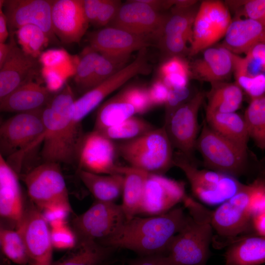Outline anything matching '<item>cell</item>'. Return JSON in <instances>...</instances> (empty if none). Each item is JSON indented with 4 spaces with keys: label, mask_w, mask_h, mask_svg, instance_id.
<instances>
[{
    "label": "cell",
    "mask_w": 265,
    "mask_h": 265,
    "mask_svg": "<svg viewBox=\"0 0 265 265\" xmlns=\"http://www.w3.org/2000/svg\"><path fill=\"white\" fill-rule=\"evenodd\" d=\"M53 0H7L3 10L11 33L24 26L32 25L40 27L50 42H56L52 24V6Z\"/></svg>",
    "instance_id": "e0dca14e"
},
{
    "label": "cell",
    "mask_w": 265,
    "mask_h": 265,
    "mask_svg": "<svg viewBox=\"0 0 265 265\" xmlns=\"http://www.w3.org/2000/svg\"><path fill=\"white\" fill-rule=\"evenodd\" d=\"M130 265H167L164 255L140 256L131 261Z\"/></svg>",
    "instance_id": "11a10c76"
},
{
    "label": "cell",
    "mask_w": 265,
    "mask_h": 265,
    "mask_svg": "<svg viewBox=\"0 0 265 265\" xmlns=\"http://www.w3.org/2000/svg\"><path fill=\"white\" fill-rule=\"evenodd\" d=\"M224 265H260L265 263V237L243 236L228 246Z\"/></svg>",
    "instance_id": "484cf974"
},
{
    "label": "cell",
    "mask_w": 265,
    "mask_h": 265,
    "mask_svg": "<svg viewBox=\"0 0 265 265\" xmlns=\"http://www.w3.org/2000/svg\"><path fill=\"white\" fill-rule=\"evenodd\" d=\"M205 165L234 177L243 174L248 165V150L222 136L205 122L195 145Z\"/></svg>",
    "instance_id": "52a82bcc"
},
{
    "label": "cell",
    "mask_w": 265,
    "mask_h": 265,
    "mask_svg": "<svg viewBox=\"0 0 265 265\" xmlns=\"http://www.w3.org/2000/svg\"><path fill=\"white\" fill-rule=\"evenodd\" d=\"M100 53L88 46L79 57L74 77L79 89L84 93L92 88L95 69Z\"/></svg>",
    "instance_id": "ab89813d"
},
{
    "label": "cell",
    "mask_w": 265,
    "mask_h": 265,
    "mask_svg": "<svg viewBox=\"0 0 265 265\" xmlns=\"http://www.w3.org/2000/svg\"><path fill=\"white\" fill-rule=\"evenodd\" d=\"M186 216L182 207L159 215L136 216L126 220L113 236L100 244L115 249H128L140 256L165 255Z\"/></svg>",
    "instance_id": "6da1fadb"
},
{
    "label": "cell",
    "mask_w": 265,
    "mask_h": 265,
    "mask_svg": "<svg viewBox=\"0 0 265 265\" xmlns=\"http://www.w3.org/2000/svg\"><path fill=\"white\" fill-rule=\"evenodd\" d=\"M53 32L64 44L79 42L89 23L83 10V0H54L52 6Z\"/></svg>",
    "instance_id": "d6986e66"
},
{
    "label": "cell",
    "mask_w": 265,
    "mask_h": 265,
    "mask_svg": "<svg viewBox=\"0 0 265 265\" xmlns=\"http://www.w3.org/2000/svg\"><path fill=\"white\" fill-rule=\"evenodd\" d=\"M243 117L249 137L258 148L265 150V94L250 99Z\"/></svg>",
    "instance_id": "d6a6232c"
},
{
    "label": "cell",
    "mask_w": 265,
    "mask_h": 265,
    "mask_svg": "<svg viewBox=\"0 0 265 265\" xmlns=\"http://www.w3.org/2000/svg\"><path fill=\"white\" fill-rule=\"evenodd\" d=\"M173 148L164 127L116 144L117 154L131 167L162 175L173 165Z\"/></svg>",
    "instance_id": "8992f818"
},
{
    "label": "cell",
    "mask_w": 265,
    "mask_h": 265,
    "mask_svg": "<svg viewBox=\"0 0 265 265\" xmlns=\"http://www.w3.org/2000/svg\"><path fill=\"white\" fill-rule=\"evenodd\" d=\"M130 56V55H110L100 53L95 69L92 88L125 67Z\"/></svg>",
    "instance_id": "60d3db41"
},
{
    "label": "cell",
    "mask_w": 265,
    "mask_h": 265,
    "mask_svg": "<svg viewBox=\"0 0 265 265\" xmlns=\"http://www.w3.org/2000/svg\"><path fill=\"white\" fill-rule=\"evenodd\" d=\"M231 22L230 13L223 2L219 0L202 2L194 22L189 54H197L224 37Z\"/></svg>",
    "instance_id": "5bb4252c"
},
{
    "label": "cell",
    "mask_w": 265,
    "mask_h": 265,
    "mask_svg": "<svg viewBox=\"0 0 265 265\" xmlns=\"http://www.w3.org/2000/svg\"><path fill=\"white\" fill-rule=\"evenodd\" d=\"M233 53V71L236 83L250 97L265 94V75L253 73L248 67L244 57Z\"/></svg>",
    "instance_id": "836d02e7"
},
{
    "label": "cell",
    "mask_w": 265,
    "mask_h": 265,
    "mask_svg": "<svg viewBox=\"0 0 265 265\" xmlns=\"http://www.w3.org/2000/svg\"><path fill=\"white\" fill-rule=\"evenodd\" d=\"M51 234L53 248L57 249H70L76 244L77 240L73 229L65 224L52 228Z\"/></svg>",
    "instance_id": "ee69618b"
},
{
    "label": "cell",
    "mask_w": 265,
    "mask_h": 265,
    "mask_svg": "<svg viewBox=\"0 0 265 265\" xmlns=\"http://www.w3.org/2000/svg\"><path fill=\"white\" fill-rule=\"evenodd\" d=\"M262 175L265 176V167L263 169L262 171Z\"/></svg>",
    "instance_id": "91938a15"
},
{
    "label": "cell",
    "mask_w": 265,
    "mask_h": 265,
    "mask_svg": "<svg viewBox=\"0 0 265 265\" xmlns=\"http://www.w3.org/2000/svg\"><path fill=\"white\" fill-rule=\"evenodd\" d=\"M102 0H83V10L89 23L95 25Z\"/></svg>",
    "instance_id": "db71d44e"
},
{
    "label": "cell",
    "mask_w": 265,
    "mask_h": 265,
    "mask_svg": "<svg viewBox=\"0 0 265 265\" xmlns=\"http://www.w3.org/2000/svg\"><path fill=\"white\" fill-rule=\"evenodd\" d=\"M50 226L54 228L66 224V218L72 211L62 206H53L41 211Z\"/></svg>",
    "instance_id": "681fc988"
},
{
    "label": "cell",
    "mask_w": 265,
    "mask_h": 265,
    "mask_svg": "<svg viewBox=\"0 0 265 265\" xmlns=\"http://www.w3.org/2000/svg\"><path fill=\"white\" fill-rule=\"evenodd\" d=\"M8 22L2 9H0V43H5L9 36Z\"/></svg>",
    "instance_id": "6f0895ef"
},
{
    "label": "cell",
    "mask_w": 265,
    "mask_h": 265,
    "mask_svg": "<svg viewBox=\"0 0 265 265\" xmlns=\"http://www.w3.org/2000/svg\"><path fill=\"white\" fill-rule=\"evenodd\" d=\"M34 76L0 100L1 112L16 114L37 111L48 105L52 99L51 93L46 86L34 80Z\"/></svg>",
    "instance_id": "603a6c76"
},
{
    "label": "cell",
    "mask_w": 265,
    "mask_h": 265,
    "mask_svg": "<svg viewBox=\"0 0 265 265\" xmlns=\"http://www.w3.org/2000/svg\"><path fill=\"white\" fill-rule=\"evenodd\" d=\"M124 176L121 204L127 220L139 213L148 173L131 166H122Z\"/></svg>",
    "instance_id": "4316f807"
},
{
    "label": "cell",
    "mask_w": 265,
    "mask_h": 265,
    "mask_svg": "<svg viewBox=\"0 0 265 265\" xmlns=\"http://www.w3.org/2000/svg\"><path fill=\"white\" fill-rule=\"evenodd\" d=\"M189 91L187 87L170 89L167 101L165 104V119L175 109L187 101Z\"/></svg>",
    "instance_id": "bcb514c9"
},
{
    "label": "cell",
    "mask_w": 265,
    "mask_h": 265,
    "mask_svg": "<svg viewBox=\"0 0 265 265\" xmlns=\"http://www.w3.org/2000/svg\"><path fill=\"white\" fill-rule=\"evenodd\" d=\"M135 114L136 112L134 107L119 92L99 107L93 130L101 131L117 125Z\"/></svg>",
    "instance_id": "4dcf8cb0"
},
{
    "label": "cell",
    "mask_w": 265,
    "mask_h": 265,
    "mask_svg": "<svg viewBox=\"0 0 265 265\" xmlns=\"http://www.w3.org/2000/svg\"><path fill=\"white\" fill-rule=\"evenodd\" d=\"M205 98L200 91L175 109L163 126L174 148L191 160L198 133V114Z\"/></svg>",
    "instance_id": "7c38bea8"
},
{
    "label": "cell",
    "mask_w": 265,
    "mask_h": 265,
    "mask_svg": "<svg viewBox=\"0 0 265 265\" xmlns=\"http://www.w3.org/2000/svg\"><path fill=\"white\" fill-rule=\"evenodd\" d=\"M173 165L185 173L193 194L209 205L225 202L237 193L242 184L232 176L213 170L199 169L179 152L174 155Z\"/></svg>",
    "instance_id": "9c48e42d"
},
{
    "label": "cell",
    "mask_w": 265,
    "mask_h": 265,
    "mask_svg": "<svg viewBox=\"0 0 265 265\" xmlns=\"http://www.w3.org/2000/svg\"><path fill=\"white\" fill-rule=\"evenodd\" d=\"M78 174L96 201L115 202L122 195V174H99L82 170H78Z\"/></svg>",
    "instance_id": "f1b7e54d"
},
{
    "label": "cell",
    "mask_w": 265,
    "mask_h": 265,
    "mask_svg": "<svg viewBox=\"0 0 265 265\" xmlns=\"http://www.w3.org/2000/svg\"><path fill=\"white\" fill-rule=\"evenodd\" d=\"M243 11L246 18L265 24V0L244 1Z\"/></svg>",
    "instance_id": "f907efd6"
},
{
    "label": "cell",
    "mask_w": 265,
    "mask_h": 265,
    "mask_svg": "<svg viewBox=\"0 0 265 265\" xmlns=\"http://www.w3.org/2000/svg\"><path fill=\"white\" fill-rule=\"evenodd\" d=\"M252 227L254 234L265 237V211L253 216Z\"/></svg>",
    "instance_id": "9f6ffc18"
},
{
    "label": "cell",
    "mask_w": 265,
    "mask_h": 265,
    "mask_svg": "<svg viewBox=\"0 0 265 265\" xmlns=\"http://www.w3.org/2000/svg\"><path fill=\"white\" fill-rule=\"evenodd\" d=\"M154 128L147 121L134 115L117 125L98 132L113 141H126L139 137Z\"/></svg>",
    "instance_id": "d590c367"
},
{
    "label": "cell",
    "mask_w": 265,
    "mask_h": 265,
    "mask_svg": "<svg viewBox=\"0 0 265 265\" xmlns=\"http://www.w3.org/2000/svg\"><path fill=\"white\" fill-rule=\"evenodd\" d=\"M222 47L231 53L245 54L254 46L265 44V24L248 18L232 21Z\"/></svg>",
    "instance_id": "d4e9b609"
},
{
    "label": "cell",
    "mask_w": 265,
    "mask_h": 265,
    "mask_svg": "<svg viewBox=\"0 0 265 265\" xmlns=\"http://www.w3.org/2000/svg\"><path fill=\"white\" fill-rule=\"evenodd\" d=\"M245 57L265 75V44H258L250 49Z\"/></svg>",
    "instance_id": "f5cc1de1"
},
{
    "label": "cell",
    "mask_w": 265,
    "mask_h": 265,
    "mask_svg": "<svg viewBox=\"0 0 265 265\" xmlns=\"http://www.w3.org/2000/svg\"><path fill=\"white\" fill-rule=\"evenodd\" d=\"M187 195L185 184L162 174L148 173L139 214L152 216L164 214Z\"/></svg>",
    "instance_id": "2e32d148"
},
{
    "label": "cell",
    "mask_w": 265,
    "mask_h": 265,
    "mask_svg": "<svg viewBox=\"0 0 265 265\" xmlns=\"http://www.w3.org/2000/svg\"><path fill=\"white\" fill-rule=\"evenodd\" d=\"M117 154L114 141L93 130L84 134L80 142L77 159L78 170L99 174H122V166L115 162Z\"/></svg>",
    "instance_id": "9a60e30c"
},
{
    "label": "cell",
    "mask_w": 265,
    "mask_h": 265,
    "mask_svg": "<svg viewBox=\"0 0 265 265\" xmlns=\"http://www.w3.org/2000/svg\"><path fill=\"white\" fill-rule=\"evenodd\" d=\"M114 249L93 241L79 240L52 265H103Z\"/></svg>",
    "instance_id": "f546056e"
},
{
    "label": "cell",
    "mask_w": 265,
    "mask_h": 265,
    "mask_svg": "<svg viewBox=\"0 0 265 265\" xmlns=\"http://www.w3.org/2000/svg\"><path fill=\"white\" fill-rule=\"evenodd\" d=\"M12 46L6 59L0 67V100L34 76L36 58L26 55L17 45L11 33Z\"/></svg>",
    "instance_id": "44dd1931"
},
{
    "label": "cell",
    "mask_w": 265,
    "mask_h": 265,
    "mask_svg": "<svg viewBox=\"0 0 265 265\" xmlns=\"http://www.w3.org/2000/svg\"><path fill=\"white\" fill-rule=\"evenodd\" d=\"M71 57L64 49H52L42 52L39 59L42 67H53L63 63Z\"/></svg>",
    "instance_id": "7dc6e473"
},
{
    "label": "cell",
    "mask_w": 265,
    "mask_h": 265,
    "mask_svg": "<svg viewBox=\"0 0 265 265\" xmlns=\"http://www.w3.org/2000/svg\"><path fill=\"white\" fill-rule=\"evenodd\" d=\"M41 211L31 201L25 206L16 230L21 235L29 258V265H52L51 229Z\"/></svg>",
    "instance_id": "4fadbf2b"
},
{
    "label": "cell",
    "mask_w": 265,
    "mask_h": 265,
    "mask_svg": "<svg viewBox=\"0 0 265 265\" xmlns=\"http://www.w3.org/2000/svg\"><path fill=\"white\" fill-rule=\"evenodd\" d=\"M119 92L123 98L134 107L136 114H144L153 107L148 88L132 85L125 88Z\"/></svg>",
    "instance_id": "b9f144b4"
},
{
    "label": "cell",
    "mask_w": 265,
    "mask_h": 265,
    "mask_svg": "<svg viewBox=\"0 0 265 265\" xmlns=\"http://www.w3.org/2000/svg\"><path fill=\"white\" fill-rule=\"evenodd\" d=\"M192 7L187 8H177L173 7L172 14L167 17L162 35L170 34L182 35L189 40L190 46L193 39L194 22L197 12L195 11Z\"/></svg>",
    "instance_id": "8d00e7d4"
},
{
    "label": "cell",
    "mask_w": 265,
    "mask_h": 265,
    "mask_svg": "<svg viewBox=\"0 0 265 265\" xmlns=\"http://www.w3.org/2000/svg\"><path fill=\"white\" fill-rule=\"evenodd\" d=\"M75 99L71 86L66 84L44 108L45 133L41 157L44 162L67 164L77 163L84 133L73 123Z\"/></svg>",
    "instance_id": "7a4b0ae2"
},
{
    "label": "cell",
    "mask_w": 265,
    "mask_h": 265,
    "mask_svg": "<svg viewBox=\"0 0 265 265\" xmlns=\"http://www.w3.org/2000/svg\"><path fill=\"white\" fill-rule=\"evenodd\" d=\"M169 90L160 78L153 81L148 88L149 98L153 106L165 105Z\"/></svg>",
    "instance_id": "c3c4849f"
},
{
    "label": "cell",
    "mask_w": 265,
    "mask_h": 265,
    "mask_svg": "<svg viewBox=\"0 0 265 265\" xmlns=\"http://www.w3.org/2000/svg\"><path fill=\"white\" fill-rule=\"evenodd\" d=\"M206 123L222 136L248 150L250 137L243 116L236 112L220 113L206 111Z\"/></svg>",
    "instance_id": "83f0119b"
},
{
    "label": "cell",
    "mask_w": 265,
    "mask_h": 265,
    "mask_svg": "<svg viewBox=\"0 0 265 265\" xmlns=\"http://www.w3.org/2000/svg\"><path fill=\"white\" fill-rule=\"evenodd\" d=\"M146 49L138 51L136 57L131 63L75 100L73 123L76 127L81 128L83 119L111 93L134 77L150 72Z\"/></svg>",
    "instance_id": "8fae6325"
},
{
    "label": "cell",
    "mask_w": 265,
    "mask_h": 265,
    "mask_svg": "<svg viewBox=\"0 0 265 265\" xmlns=\"http://www.w3.org/2000/svg\"><path fill=\"white\" fill-rule=\"evenodd\" d=\"M0 244L3 254L19 265L29 264L27 252L20 233L16 230L0 228Z\"/></svg>",
    "instance_id": "f35d334b"
},
{
    "label": "cell",
    "mask_w": 265,
    "mask_h": 265,
    "mask_svg": "<svg viewBox=\"0 0 265 265\" xmlns=\"http://www.w3.org/2000/svg\"><path fill=\"white\" fill-rule=\"evenodd\" d=\"M191 71L196 78L211 85L225 82L233 71V53L222 46L210 47L193 62Z\"/></svg>",
    "instance_id": "cb8c5ba5"
},
{
    "label": "cell",
    "mask_w": 265,
    "mask_h": 265,
    "mask_svg": "<svg viewBox=\"0 0 265 265\" xmlns=\"http://www.w3.org/2000/svg\"><path fill=\"white\" fill-rule=\"evenodd\" d=\"M25 205L17 172L0 155V215L14 223L16 229L22 219Z\"/></svg>",
    "instance_id": "7402d4cb"
},
{
    "label": "cell",
    "mask_w": 265,
    "mask_h": 265,
    "mask_svg": "<svg viewBox=\"0 0 265 265\" xmlns=\"http://www.w3.org/2000/svg\"><path fill=\"white\" fill-rule=\"evenodd\" d=\"M258 184V177L249 184H242L234 196L212 211L214 248L227 247L243 236L254 234L250 204Z\"/></svg>",
    "instance_id": "277c9868"
},
{
    "label": "cell",
    "mask_w": 265,
    "mask_h": 265,
    "mask_svg": "<svg viewBox=\"0 0 265 265\" xmlns=\"http://www.w3.org/2000/svg\"><path fill=\"white\" fill-rule=\"evenodd\" d=\"M12 46L11 39L8 43H0V67L8 57Z\"/></svg>",
    "instance_id": "680465c9"
},
{
    "label": "cell",
    "mask_w": 265,
    "mask_h": 265,
    "mask_svg": "<svg viewBox=\"0 0 265 265\" xmlns=\"http://www.w3.org/2000/svg\"><path fill=\"white\" fill-rule=\"evenodd\" d=\"M28 197L41 211L62 206L72 211L65 179L60 164L44 162L21 175Z\"/></svg>",
    "instance_id": "ba28073f"
},
{
    "label": "cell",
    "mask_w": 265,
    "mask_h": 265,
    "mask_svg": "<svg viewBox=\"0 0 265 265\" xmlns=\"http://www.w3.org/2000/svg\"><path fill=\"white\" fill-rule=\"evenodd\" d=\"M166 18L139 0H130L122 4L109 26L138 35L160 37Z\"/></svg>",
    "instance_id": "ac0fdd59"
},
{
    "label": "cell",
    "mask_w": 265,
    "mask_h": 265,
    "mask_svg": "<svg viewBox=\"0 0 265 265\" xmlns=\"http://www.w3.org/2000/svg\"><path fill=\"white\" fill-rule=\"evenodd\" d=\"M127 220L121 204L95 201L85 212L72 220L77 241L99 244L110 238Z\"/></svg>",
    "instance_id": "30bf717a"
},
{
    "label": "cell",
    "mask_w": 265,
    "mask_h": 265,
    "mask_svg": "<svg viewBox=\"0 0 265 265\" xmlns=\"http://www.w3.org/2000/svg\"><path fill=\"white\" fill-rule=\"evenodd\" d=\"M43 109L16 113L0 125V155L18 174L25 155L42 143L45 133Z\"/></svg>",
    "instance_id": "5b68a950"
},
{
    "label": "cell",
    "mask_w": 265,
    "mask_h": 265,
    "mask_svg": "<svg viewBox=\"0 0 265 265\" xmlns=\"http://www.w3.org/2000/svg\"><path fill=\"white\" fill-rule=\"evenodd\" d=\"M183 202L188 213L164 255L167 264L207 265L213 235L212 211L187 195Z\"/></svg>",
    "instance_id": "3957f363"
},
{
    "label": "cell",
    "mask_w": 265,
    "mask_h": 265,
    "mask_svg": "<svg viewBox=\"0 0 265 265\" xmlns=\"http://www.w3.org/2000/svg\"><path fill=\"white\" fill-rule=\"evenodd\" d=\"M152 38L108 26L90 33L88 41L89 46L100 53L130 55L133 52L147 48Z\"/></svg>",
    "instance_id": "ffe728a7"
},
{
    "label": "cell",
    "mask_w": 265,
    "mask_h": 265,
    "mask_svg": "<svg viewBox=\"0 0 265 265\" xmlns=\"http://www.w3.org/2000/svg\"><path fill=\"white\" fill-rule=\"evenodd\" d=\"M15 33L22 50L26 55L34 58L39 57L42 50L50 42L46 33L34 25L22 26Z\"/></svg>",
    "instance_id": "74e56055"
},
{
    "label": "cell",
    "mask_w": 265,
    "mask_h": 265,
    "mask_svg": "<svg viewBox=\"0 0 265 265\" xmlns=\"http://www.w3.org/2000/svg\"><path fill=\"white\" fill-rule=\"evenodd\" d=\"M189 40L184 36L178 34L162 35L160 37V46L163 51L172 56H181L189 53Z\"/></svg>",
    "instance_id": "7bdbcfd3"
},
{
    "label": "cell",
    "mask_w": 265,
    "mask_h": 265,
    "mask_svg": "<svg viewBox=\"0 0 265 265\" xmlns=\"http://www.w3.org/2000/svg\"><path fill=\"white\" fill-rule=\"evenodd\" d=\"M250 209L253 217L265 211V176L258 177V184L251 200Z\"/></svg>",
    "instance_id": "816d5d0a"
},
{
    "label": "cell",
    "mask_w": 265,
    "mask_h": 265,
    "mask_svg": "<svg viewBox=\"0 0 265 265\" xmlns=\"http://www.w3.org/2000/svg\"><path fill=\"white\" fill-rule=\"evenodd\" d=\"M207 97L208 102L206 111L235 112L242 102V90L236 82H222L212 84Z\"/></svg>",
    "instance_id": "1f68e13d"
},
{
    "label": "cell",
    "mask_w": 265,
    "mask_h": 265,
    "mask_svg": "<svg viewBox=\"0 0 265 265\" xmlns=\"http://www.w3.org/2000/svg\"><path fill=\"white\" fill-rule=\"evenodd\" d=\"M160 78L169 89L187 87L191 67L181 56H172L164 61L159 69Z\"/></svg>",
    "instance_id": "e575fe53"
},
{
    "label": "cell",
    "mask_w": 265,
    "mask_h": 265,
    "mask_svg": "<svg viewBox=\"0 0 265 265\" xmlns=\"http://www.w3.org/2000/svg\"><path fill=\"white\" fill-rule=\"evenodd\" d=\"M117 0H102L98 14L95 26H105L113 21L122 5Z\"/></svg>",
    "instance_id": "f6af8a7d"
}]
</instances>
